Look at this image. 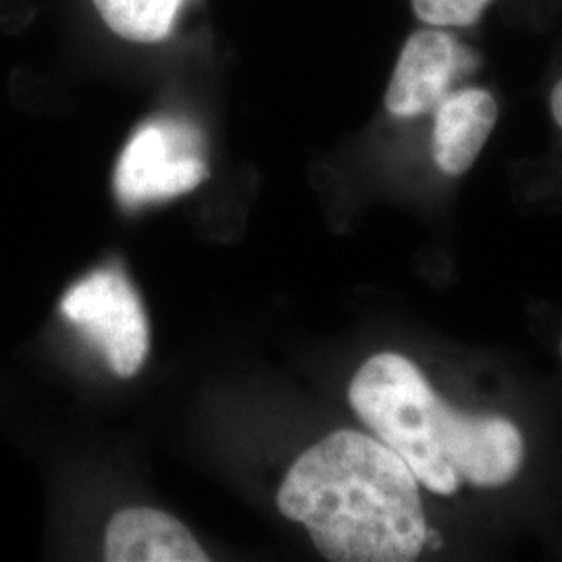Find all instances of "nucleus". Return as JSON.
<instances>
[{
  "label": "nucleus",
  "instance_id": "obj_1",
  "mask_svg": "<svg viewBox=\"0 0 562 562\" xmlns=\"http://www.w3.org/2000/svg\"><path fill=\"white\" fill-rule=\"evenodd\" d=\"M278 508L327 561L411 562L429 538L419 482L382 440L340 429L302 452Z\"/></svg>",
  "mask_w": 562,
  "mask_h": 562
},
{
  "label": "nucleus",
  "instance_id": "obj_2",
  "mask_svg": "<svg viewBox=\"0 0 562 562\" xmlns=\"http://www.w3.org/2000/svg\"><path fill=\"white\" fill-rule=\"evenodd\" d=\"M348 401L431 494L454 496L462 483L503 487L521 471L525 440L517 423L452 408L402 355L380 352L362 362Z\"/></svg>",
  "mask_w": 562,
  "mask_h": 562
},
{
  "label": "nucleus",
  "instance_id": "obj_4",
  "mask_svg": "<svg viewBox=\"0 0 562 562\" xmlns=\"http://www.w3.org/2000/svg\"><path fill=\"white\" fill-rule=\"evenodd\" d=\"M63 315L101 348L113 373L134 378L148 357L150 334L140 296L115 269L78 281L60 302Z\"/></svg>",
  "mask_w": 562,
  "mask_h": 562
},
{
  "label": "nucleus",
  "instance_id": "obj_6",
  "mask_svg": "<svg viewBox=\"0 0 562 562\" xmlns=\"http://www.w3.org/2000/svg\"><path fill=\"white\" fill-rule=\"evenodd\" d=\"M501 106L490 88L457 86L431 113V159L446 178L473 169L492 138Z\"/></svg>",
  "mask_w": 562,
  "mask_h": 562
},
{
  "label": "nucleus",
  "instance_id": "obj_5",
  "mask_svg": "<svg viewBox=\"0 0 562 562\" xmlns=\"http://www.w3.org/2000/svg\"><path fill=\"white\" fill-rule=\"evenodd\" d=\"M471 65L459 32L419 25L402 44L385 88L383 106L401 121L429 117L459 86Z\"/></svg>",
  "mask_w": 562,
  "mask_h": 562
},
{
  "label": "nucleus",
  "instance_id": "obj_8",
  "mask_svg": "<svg viewBox=\"0 0 562 562\" xmlns=\"http://www.w3.org/2000/svg\"><path fill=\"white\" fill-rule=\"evenodd\" d=\"M188 0H92L102 23L121 41L153 46L167 41Z\"/></svg>",
  "mask_w": 562,
  "mask_h": 562
},
{
  "label": "nucleus",
  "instance_id": "obj_7",
  "mask_svg": "<svg viewBox=\"0 0 562 562\" xmlns=\"http://www.w3.org/2000/svg\"><path fill=\"white\" fill-rule=\"evenodd\" d=\"M109 562H206L209 554L176 517L132 506L111 517L104 533Z\"/></svg>",
  "mask_w": 562,
  "mask_h": 562
},
{
  "label": "nucleus",
  "instance_id": "obj_3",
  "mask_svg": "<svg viewBox=\"0 0 562 562\" xmlns=\"http://www.w3.org/2000/svg\"><path fill=\"white\" fill-rule=\"evenodd\" d=\"M209 178L201 130L188 121H146L121 150L113 188L123 206L171 201Z\"/></svg>",
  "mask_w": 562,
  "mask_h": 562
},
{
  "label": "nucleus",
  "instance_id": "obj_9",
  "mask_svg": "<svg viewBox=\"0 0 562 562\" xmlns=\"http://www.w3.org/2000/svg\"><path fill=\"white\" fill-rule=\"evenodd\" d=\"M419 25L450 32L477 27L498 0H408Z\"/></svg>",
  "mask_w": 562,
  "mask_h": 562
},
{
  "label": "nucleus",
  "instance_id": "obj_10",
  "mask_svg": "<svg viewBox=\"0 0 562 562\" xmlns=\"http://www.w3.org/2000/svg\"><path fill=\"white\" fill-rule=\"evenodd\" d=\"M561 355H562V341H561Z\"/></svg>",
  "mask_w": 562,
  "mask_h": 562
}]
</instances>
